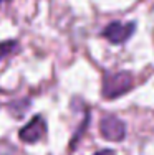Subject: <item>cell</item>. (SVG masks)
I'll use <instances>...</instances> for the list:
<instances>
[{
    "label": "cell",
    "instance_id": "obj_1",
    "mask_svg": "<svg viewBox=\"0 0 154 155\" xmlns=\"http://www.w3.org/2000/svg\"><path fill=\"white\" fill-rule=\"evenodd\" d=\"M134 86V78L129 71L119 73H106L103 78L101 94L104 99H116L119 96L126 94Z\"/></svg>",
    "mask_w": 154,
    "mask_h": 155
},
{
    "label": "cell",
    "instance_id": "obj_2",
    "mask_svg": "<svg viewBox=\"0 0 154 155\" xmlns=\"http://www.w3.org/2000/svg\"><path fill=\"white\" fill-rule=\"evenodd\" d=\"M136 31V23L134 21H128V23H121V21H111L109 25H106L104 30L101 31V35L113 45H121L126 43L128 40L133 36V33Z\"/></svg>",
    "mask_w": 154,
    "mask_h": 155
},
{
    "label": "cell",
    "instance_id": "obj_3",
    "mask_svg": "<svg viewBox=\"0 0 154 155\" xmlns=\"http://www.w3.org/2000/svg\"><path fill=\"white\" fill-rule=\"evenodd\" d=\"M100 132L106 140L121 142V140L126 137V125L115 114H106L100 122Z\"/></svg>",
    "mask_w": 154,
    "mask_h": 155
},
{
    "label": "cell",
    "instance_id": "obj_4",
    "mask_svg": "<svg viewBox=\"0 0 154 155\" xmlns=\"http://www.w3.org/2000/svg\"><path fill=\"white\" fill-rule=\"evenodd\" d=\"M45 134H46V120L43 116L36 114L27 125H23L20 129L18 137H20V140H23L27 143H35L45 137Z\"/></svg>",
    "mask_w": 154,
    "mask_h": 155
},
{
    "label": "cell",
    "instance_id": "obj_5",
    "mask_svg": "<svg viewBox=\"0 0 154 155\" xmlns=\"http://www.w3.org/2000/svg\"><path fill=\"white\" fill-rule=\"evenodd\" d=\"M30 107V99H22V101H15V102H9L7 104V109L17 119H22L25 116V112Z\"/></svg>",
    "mask_w": 154,
    "mask_h": 155
},
{
    "label": "cell",
    "instance_id": "obj_6",
    "mask_svg": "<svg viewBox=\"0 0 154 155\" xmlns=\"http://www.w3.org/2000/svg\"><path fill=\"white\" fill-rule=\"evenodd\" d=\"M20 45H18L17 40H7V41H2L0 43V61L9 58L10 54L17 53Z\"/></svg>",
    "mask_w": 154,
    "mask_h": 155
},
{
    "label": "cell",
    "instance_id": "obj_7",
    "mask_svg": "<svg viewBox=\"0 0 154 155\" xmlns=\"http://www.w3.org/2000/svg\"><path fill=\"white\" fill-rule=\"evenodd\" d=\"M88 122H90V116L86 114V116H85V122L80 125V127H78V132H76V134L73 135V140H71V149H75V145H76V142H78L80 135L85 134V130H86V127H88Z\"/></svg>",
    "mask_w": 154,
    "mask_h": 155
},
{
    "label": "cell",
    "instance_id": "obj_8",
    "mask_svg": "<svg viewBox=\"0 0 154 155\" xmlns=\"http://www.w3.org/2000/svg\"><path fill=\"white\" fill-rule=\"evenodd\" d=\"M93 155H116V152H115V150H111V149H103V150H100V152H96Z\"/></svg>",
    "mask_w": 154,
    "mask_h": 155
},
{
    "label": "cell",
    "instance_id": "obj_9",
    "mask_svg": "<svg viewBox=\"0 0 154 155\" xmlns=\"http://www.w3.org/2000/svg\"><path fill=\"white\" fill-rule=\"evenodd\" d=\"M2 2H7V0H0V3H2Z\"/></svg>",
    "mask_w": 154,
    "mask_h": 155
}]
</instances>
